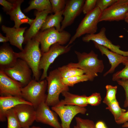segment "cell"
I'll use <instances>...</instances> for the list:
<instances>
[{
  "label": "cell",
  "instance_id": "6da1fadb",
  "mask_svg": "<svg viewBox=\"0 0 128 128\" xmlns=\"http://www.w3.org/2000/svg\"><path fill=\"white\" fill-rule=\"evenodd\" d=\"M78 62L77 63H71L67 65L68 66L76 67L84 70L85 74L90 78L91 81L98 76V73L103 72L104 65L103 60L99 59L98 55L93 50L88 53H81L75 51Z\"/></svg>",
  "mask_w": 128,
  "mask_h": 128
},
{
  "label": "cell",
  "instance_id": "7a4b0ae2",
  "mask_svg": "<svg viewBox=\"0 0 128 128\" xmlns=\"http://www.w3.org/2000/svg\"><path fill=\"white\" fill-rule=\"evenodd\" d=\"M40 42L35 36L27 41L23 50L17 53L18 58L26 62L31 69L34 79L39 81L40 79V70L39 65L42 55L40 48Z\"/></svg>",
  "mask_w": 128,
  "mask_h": 128
},
{
  "label": "cell",
  "instance_id": "3957f363",
  "mask_svg": "<svg viewBox=\"0 0 128 128\" xmlns=\"http://www.w3.org/2000/svg\"><path fill=\"white\" fill-rule=\"evenodd\" d=\"M62 79L57 69L50 71L46 78L47 93L45 103L49 106L57 105L60 101V94L63 91L69 90V87L63 83Z\"/></svg>",
  "mask_w": 128,
  "mask_h": 128
},
{
  "label": "cell",
  "instance_id": "277c9868",
  "mask_svg": "<svg viewBox=\"0 0 128 128\" xmlns=\"http://www.w3.org/2000/svg\"><path fill=\"white\" fill-rule=\"evenodd\" d=\"M47 82L46 79L37 81L32 79L21 89V96L31 103L36 109L42 102L45 101Z\"/></svg>",
  "mask_w": 128,
  "mask_h": 128
},
{
  "label": "cell",
  "instance_id": "5b68a950",
  "mask_svg": "<svg viewBox=\"0 0 128 128\" xmlns=\"http://www.w3.org/2000/svg\"><path fill=\"white\" fill-rule=\"evenodd\" d=\"M35 37L40 42L41 49L43 53L47 51L50 46L55 43L63 45L69 42L71 35L67 31L60 32L53 27L40 31Z\"/></svg>",
  "mask_w": 128,
  "mask_h": 128
},
{
  "label": "cell",
  "instance_id": "8992f818",
  "mask_svg": "<svg viewBox=\"0 0 128 128\" xmlns=\"http://www.w3.org/2000/svg\"><path fill=\"white\" fill-rule=\"evenodd\" d=\"M101 11L99 8L96 7L92 11L86 14L81 21L74 35L68 44V47L77 38L86 34H95L97 29V24Z\"/></svg>",
  "mask_w": 128,
  "mask_h": 128
},
{
  "label": "cell",
  "instance_id": "52a82bcc",
  "mask_svg": "<svg viewBox=\"0 0 128 128\" xmlns=\"http://www.w3.org/2000/svg\"><path fill=\"white\" fill-rule=\"evenodd\" d=\"M72 45L68 47L62 45L58 43L52 45L47 52L42 53L39 65L40 70H43L40 81L45 79L47 76V72L50 65L59 55L67 53L71 50Z\"/></svg>",
  "mask_w": 128,
  "mask_h": 128
},
{
  "label": "cell",
  "instance_id": "ba28073f",
  "mask_svg": "<svg viewBox=\"0 0 128 128\" xmlns=\"http://www.w3.org/2000/svg\"><path fill=\"white\" fill-rule=\"evenodd\" d=\"M3 71L9 77L20 83L23 87L32 80L31 69L26 62L19 58L18 59L13 67Z\"/></svg>",
  "mask_w": 128,
  "mask_h": 128
},
{
  "label": "cell",
  "instance_id": "9c48e42d",
  "mask_svg": "<svg viewBox=\"0 0 128 128\" xmlns=\"http://www.w3.org/2000/svg\"><path fill=\"white\" fill-rule=\"evenodd\" d=\"M128 12V0H118L101 12L99 22L124 20Z\"/></svg>",
  "mask_w": 128,
  "mask_h": 128
},
{
  "label": "cell",
  "instance_id": "30bf717a",
  "mask_svg": "<svg viewBox=\"0 0 128 128\" xmlns=\"http://www.w3.org/2000/svg\"><path fill=\"white\" fill-rule=\"evenodd\" d=\"M51 109L60 118L62 128H70V124L74 116L79 114H84L87 111L85 107L68 105L52 107Z\"/></svg>",
  "mask_w": 128,
  "mask_h": 128
},
{
  "label": "cell",
  "instance_id": "8fae6325",
  "mask_svg": "<svg viewBox=\"0 0 128 128\" xmlns=\"http://www.w3.org/2000/svg\"><path fill=\"white\" fill-rule=\"evenodd\" d=\"M84 0H67L63 11V19L61 23L60 32L71 25L82 12Z\"/></svg>",
  "mask_w": 128,
  "mask_h": 128
},
{
  "label": "cell",
  "instance_id": "7c38bea8",
  "mask_svg": "<svg viewBox=\"0 0 128 128\" xmlns=\"http://www.w3.org/2000/svg\"><path fill=\"white\" fill-rule=\"evenodd\" d=\"M45 101L42 102L36 109L37 122L46 124L54 128H62L59 122L58 115L51 110Z\"/></svg>",
  "mask_w": 128,
  "mask_h": 128
},
{
  "label": "cell",
  "instance_id": "4fadbf2b",
  "mask_svg": "<svg viewBox=\"0 0 128 128\" xmlns=\"http://www.w3.org/2000/svg\"><path fill=\"white\" fill-rule=\"evenodd\" d=\"M106 29L102 27L99 32L96 34H86L82 37L83 41L88 42L90 41L95 42L107 48L111 51L125 56H128V51H125L120 49V46L115 45L107 37L105 32Z\"/></svg>",
  "mask_w": 128,
  "mask_h": 128
},
{
  "label": "cell",
  "instance_id": "5bb4252c",
  "mask_svg": "<svg viewBox=\"0 0 128 128\" xmlns=\"http://www.w3.org/2000/svg\"><path fill=\"white\" fill-rule=\"evenodd\" d=\"M21 128H28L36 120V110L32 105H18L13 108Z\"/></svg>",
  "mask_w": 128,
  "mask_h": 128
},
{
  "label": "cell",
  "instance_id": "9a60e30c",
  "mask_svg": "<svg viewBox=\"0 0 128 128\" xmlns=\"http://www.w3.org/2000/svg\"><path fill=\"white\" fill-rule=\"evenodd\" d=\"M22 84L0 70V94L1 96H21Z\"/></svg>",
  "mask_w": 128,
  "mask_h": 128
},
{
  "label": "cell",
  "instance_id": "2e32d148",
  "mask_svg": "<svg viewBox=\"0 0 128 128\" xmlns=\"http://www.w3.org/2000/svg\"><path fill=\"white\" fill-rule=\"evenodd\" d=\"M21 104L32 105L31 103L26 101L21 96H1L0 97V121L4 122L6 120V113L7 110Z\"/></svg>",
  "mask_w": 128,
  "mask_h": 128
},
{
  "label": "cell",
  "instance_id": "e0dca14e",
  "mask_svg": "<svg viewBox=\"0 0 128 128\" xmlns=\"http://www.w3.org/2000/svg\"><path fill=\"white\" fill-rule=\"evenodd\" d=\"M12 3L13 7L9 12H6L10 17L11 20L14 21V27L16 28L20 27L22 24L27 23L30 25L34 20L26 16L22 12L21 6L24 2L23 0H9Z\"/></svg>",
  "mask_w": 128,
  "mask_h": 128
},
{
  "label": "cell",
  "instance_id": "ac0fdd59",
  "mask_svg": "<svg viewBox=\"0 0 128 128\" xmlns=\"http://www.w3.org/2000/svg\"><path fill=\"white\" fill-rule=\"evenodd\" d=\"M27 28L26 27L16 28L14 27H10L2 25L1 29L9 40L10 43L17 47L21 51L23 50L22 44L24 38V33Z\"/></svg>",
  "mask_w": 128,
  "mask_h": 128
},
{
  "label": "cell",
  "instance_id": "d6986e66",
  "mask_svg": "<svg viewBox=\"0 0 128 128\" xmlns=\"http://www.w3.org/2000/svg\"><path fill=\"white\" fill-rule=\"evenodd\" d=\"M52 13L51 11L48 10L40 12L37 11L35 12V18L29 28L25 31L24 44H26L37 35L41 30L47 16L49 14Z\"/></svg>",
  "mask_w": 128,
  "mask_h": 128
},
{
  "label": "cell",
  "instance_id": "ffe728a7",
  "mask_svg": "<svg viewBox=\"0 0 128 128\" xmlns=\"http://www.w3.org/2000/svg\"><path fill=\"white\" fill-rule=\"evenodd\" d=\"M93 42L95 47L99 50L102 55H105L107 57L111 65L110 68L104 74V76H106L109 74L113 73L120 64H123L128 58V56H125L111 51L103 46Z\"/></svg>",
  "mask_w": 128,
  "mask_h": 128
},
{
  "label": "cell",
  "instance_id": "44dd1931",
  "mask_svg": "<svg viewBox=\"0 0 128 128\" xmlns=\"http://www.w3.org/2000/svg\"><path fill=\"white\" fill-rule=\"evenodd\" d=\"M17 53L8 44L4 43L0 46V70L3 71L15 64L18 59Z\"/></svg>",
  "mask_w": 128,
  "mask_h": 128
},
{
  "label": "cell",
  "instance_id": "7402d4cb",
  "mask_svg": "<svg viewBox=\"0 0 128 128\" xmlns=\"http://www.w3.org/2000/svg\"><path fill=\"white\" fill-rule=\"evenodd\" d=\"M61 94L64 99L60 101L56 106L68 105L85 107L88 105L87 101V96L85 95L73 94L67 91H63Z\"/></svg>",
  "mask_w": 128,
  "mask_h": 128
},
{
  "label": "cell",
  "instance_id": "603a6c76",
  "mask_svg": "<svg viewBox=\"0 0 128 128\" xmlns=\"http://www.w3.org/2000/svg\"><path fill=\"white\" fill-rule=\"evenodd\" d=\"M63 11L54 14L48 15L40 31H43L53 27L60 32L61 23L63 19Z\"/></svg>",
  "mask_w": 128,
  "mask_h": 128
},
{
  "label": "cell",
  "instance_id": "cb8c5ba5",
  "mask_svg": "<svg viewBox=\"0 0 128 128\" xmlns=\"http://www.w3.org/2000/svg\"><path fill=\"white\" fill-rule=\"evenodd\" d=\"M29 4V6L24 10V13L28 12L34 9H36L39 12L45 10L52 12L50 0H32L30 1Z\"/></svg>",
  "mask_w": 128,
  "mask_h": 128
},
{
  "label": "cell",
  "instance_id": "d4e9b609",
  "mask_svg": "<svg viewBox=\"0 0 128 128\" xmlns=\"http://www.w3.org/2000/svg\"><path fill=\"white\" fill-rule=\"evenodd\" d=\"M62 78H65L85 74L84 71L80 68L64 65L57 68Z\"/></svg>",
  "mask_w": 128,
  "mask_h": 128
},
{
  "label": "cell",
  "instance_id": "484cf974",
  "mask_svg": "<svg viewBox=\"0 0 128 128\" xmlns=\"http://www.w3.org/2000/svg\"><path fill=\"white\" fill-rule=\"evenodd\" d=\"M106 109L108 110L113 115L115 121L125 112L126 110L120 107L116 99L107 105Z\"/></svg>",
  "mask_w": 128,
  "mask_h": 128
},
{
  "label": "cell",
  "instance_id": "4316f807",
  "mask_svg": "<svg viewBox=\"0 0 128 128\" xmlns=\"http://www.w3.org/2000/svg\"><path fill=\"white\" fill-rule=\"evenodd\" d=\"M62 81L64 85L69 87H73L75 84L80 82L91 81V80L89 77L85 74L67 78H62Z\"/></svg>",
  "mask_w": 128,
  "mask_h": 128
},
{
  "label": "cell",
  "instance_id": "83f0119b",
  "mask_svg": "<svg viewBox=\"0 0 128 128\" xmlns=\"http://www.w3.org/2000/svg\"><path fill=\"white\" fill-rule=\"evenodd\" d=\"M6 117L8 123L7 128H21L13 108L7 111Z\"/></svg>",
  "mask_w": 128,
  "mask_h": 128
},
{
  "label": "cell",
  "instance_id": "f1b7e54d",
  "mask_svg": "<svg viewBox=\"0 0 128 128\" xmlns=\"http://www.w3.org/2000/svg\"><path fill=\"white\" fill-rule=\"evenodd\" d=\"M106 91V96L104 99L103 102L107 105L116 100V94L117 87L116 86H113L107 85L105 86Z\"/></svg>",
  "mask_w": 128,
  "mask_h": 128
},
{
  "label": "cell",
  "instance_id": "f546056e",
  "mask_svg": "<svg viewBox=\"0 0 128 128\" xmlns=\"http://www.w3.org/2000/svg\"><path fill=\"white\" fill-rule=\"evenodd\" d=\"M123 64L125 66V67L122 70L117 72L113 75V81H116L119 79H128V58Z\"/></svg>",
  "mask_w": 128,
  "mask_h": 128
},
{
  "label": "cell",
  "instance_id": "4dcf8cb0",
  "mask_svg": "<svg viewBox=\"0 0 128 128\" xmlns=\"http://www.w3.org/2000/svg\"><path fill=\"white\" fill-rule=\"evenodd\" d=\"M52 7V12L54 14L63 11L66 5L67 0H50Z\"/></svg>",
  "mask_w": 128,
  "mask_h": 128
},
{
  "label": "cell",
  "instance_id": "1f68e13d",
  "mask_svg": "<svg viewBox=\"0 0 128 128\" xmlns=\"http://www.w3.org/2000/svg\"><path fill=\"white\" fill-rule=\"evenodd\" d=\"M75 119L76 125L79 128H96L95 124L92 120L76 117Z\"/></svg>",
  "mask_w": 128,
  "mask_h": 128
},
{
  "label": "cell",
  "instance_id": "d6a6232c",
  "mask_svg": "<svg viewBox=\"0 0 128 128\" xmlns=\"http://www.w3.org/2000/svg\"><path fill=\"white\" fill-rule=\"evenodd\" d=\"M101 100L100 94L99 93L95 92L87 97V101L88 104L92 106H96L100 104Z\"/></svg>",
  "mask_w": 128,
  "mask_h": 128
},
{
  "label": "cell",
  "instance_id": "836d02e7",
  "mask_svg": "<svg viewBox=\"0 0 128 128\" xmlns=\"http://www.w3.org/2000/svg\"><path fill=\"white\" fill-rule=\"evenodd\" d=\"M118 0H97L96 7L99 8L101 12L107 9Z\"/></svg>",
  "mask_w": 128,
  "mask_h": 128
},
{
  "label": "cell",
  "instance_id": "e575fe53",
  "mask_svg": "<svg viewBox=\"0 0 128 128\" xmlns=\"http://www.w3.org/2000/svg\"><path fill=\"white\" fill-rule=\"evenodd\" d=\"M96 0H85L82 9V12L84 14H86L95 9L96 8Z\"/></svg>",
  "mask_w": 128,
  "mask_h": 128
},
{
  "label": "cell",
  "instance_id": "d590c367",
  "mask_svg": "<svg viewBox=\"0 0 128 128\" xmlns=\"http://www.w3.org/2000/svg\"><path fill=\"white\" fill-rule=\"evenodd\" d=\"M123 88L125 95V99L123 106L124 107H128V79H119L116 81Z\"/></svg>",
  "mask_w": 128,
  "mask_h": 128
},
{
  "label": "cell",
  "instance_id": "8d00e7d4",
  "mask_svg": "<svg viewBox=\"0 0 128 128\" xmlns=\"http://www.w3.org/2000/svg\"><path fill=\"white\" fill-rule=\"evenodd\" d=\"M0 4L3 7V9L6 12L11 10L13 7L12 3L8 0H0Z\"/></svg>",
  "mask_w": 128,
  "mask_h": 128
},
{
  "label": "cell",
  "instance_id": "74e56055",
  "mask_svg": "<svg viewBox=\"0 0 128 128\" xmlns=\"http://www.w3.org/2000/svg\"><path fill=\"white\" fill-rule=\"evenodd\" d=\"M128 121V110L123 113L115 122L117 124H123Z\"/></svg>",
  "mask_w": 128,
  "mask_h": 128
},
{
  "label": "cell",
  "instance_id": "f35d334b",
  "mask_svg": "<svg viewBox=\"0 0 128 128\" xmlns=\"http://www.w3.org/2000/svg\"><path fill=\"white\" fill-rule=\"evenodd\" d=\"M96 128H107L105 123L101 121L97 122L95 124Z\"/></svg>",
  "mask_w": 128,
  "mask_h": 128
},
{
  "label": "cell",
  "instance_id": "ab89813d",
  "mask_svg": "<svg viewBox=\"0 0 128 128\" xmlns=\"http://www.w3.org/2000/svg\"><path fill=\"white\" fill-rule=\"evenodd\" d=\"M9 41L8 38L6 37L3 36L1 33H0V42L5 43Z\"/></svg>",
  "mask_w": 128,
  "mask_h": 128
},
{
  "label": "cell",
  "instance_id": "60d3db41",
  "mask_svg": "<svg viewBox=\"0 0 128 128\" xmlns=\"http://www.w3.org/2000/svg\"><path fill=\"white\" fill-rule=\"evenodd\" d=\"M122 127L124 128H128V122L124 123L122 125Z\"/></svg>",
  "mask_w": 128,
  "mask_h": 128
},
{
  "label": "cell",
  "instance_id": "b9f144b4",
  "mask_svg": "<svg viewBox=\"0 0 128 128\" xmlns=\"http://www.w3.org/2000/svg\"><path fill=\"white\" fill-rule=\"evenodd\" d=\"M28 128H42L39 127H36L35 126H33L31 127H30Z\"/></svg>",
  "mask_w": 128,
  "mask_h": 128
},
{
  "label": "cell",
  "instance_id": "7bdbcfd3",
  "mask_svg": "<svg viewBox=\"0 0 128 128\" xmlns=\"http://www.w3.org/2000/svg\"><path fill=\"white\" fill-rule=\"evenodd\" d=\"M2 20V18L1 16L0 15V22L1 23Z\"/></svg>",
  "mask_w": 128,
  "mask_h": 128
},
{
  "label": "cell",
  "instance_id": "ee69618b",
  "mask_svg": "<svg viewBox=\"0 0 128 128\" xmlns=\"http://www.w3.org/2000/svg\"><path fill=\"white\" fill-rule=\"evenodd\" d=\"M128 19V12L126 14V18L125 19Z\"/></svg>",
  "mask_w": 128,
  "mask_h": 128
},
{
  "label": "cell",
  "instance_id": "f6af8a7d",
  "mask_svg": "<svg viewBox=\"0 0 128 128\" xmlns=\"http://www.w3.org/2000/svg\"><path fill=\"white\" fill-rule=\"evenodd\" d=\"M125 22L128 24V19H126L124 20Z\"/></svg>",
  "mask_w": 128,
  "mask_h": 128
},
{
  "label": "cell",
  "instance_id": "bcb514c9",
  "mask_svg": "<svg viewBox=\"0 0 128 128\" xmlns=\"http://www.w3.org/2000/svg\"><path fill=\"white\" fill-rule=\"evenodd\" d=\"M73 128H79L77 125H74Z\"/></svg>",
  "mask_w": 128,
  "mask_h": 128
},
{
  "label": "cell",
  "instance_id": "7dc6e473",
  "mask_svg": "<svg viewBox=\"0 0 128 128\" xmlns=\"http://www.w3.org/2000/svg\"></svg>",
  "mask_w": 128,
  "mask_h": 128
},
{
  "label": "cell",
  "instance_id": "c3c4849f",
  "mask_svg": "<svg viewBox=\"0 0 128 128\" xmlns=\"http://www.w3.org/2000/svg\"></svg>",
  "mask_w": 128,
  "mask_h": 128
}]
</instances>
